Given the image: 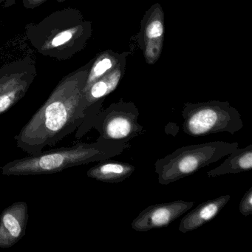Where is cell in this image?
I'll list each match as a JSON object with an SVG mask.
<instances>
[{
	"instance_id": "1",
	"label": "cell",
	"mask_w": 252,
	"mask_h": 252,
	"mask_svg": "<svg viewBox=\"0 0 252 252\" xmlns=\"http://www.w3.org/2000/svg\"><path fill=\"white\" fill-rule=\"evenodd\" d=\"M92 60L61 79L51 95L14 137L29 155L55 145L73 133L85 118L84 88Z\"/></svg>"
},
{
	"instance_id": "2",
	"label": "cell",
	"mask_w": 252,
	"mask_h": 252,
	"mask_svg": "<svg viewBox=\"0 0 252 252\" xmlns=\"http://www.w3.org/2000/svg\"><path fill=\"white\" fill-rule=\"evenodd\" d=\"M26 36L41 55L65 61L85 49L93 24L76 8L55 11L39 23L26 26Z\"/></svg>"
},
{
	"instance_id": "3",
	"label": "cell",
	"mask_w": 252,
	"mask_h": 252,
	"mask_svg": "<svg viewBox=\"0 0 252 252\" xmlns=\"http://www.w3.org/2000/svg\"><path fill=\"white\" fill-rule=\"evenodd\" d=\"M129 146V143L98 137L94 143H78L70 147L42 150L28 157L16 159L4 165L1 172L7 176L57 173L73 166L116 157L123 153Z\"/></svg>"
},
{
	"instance_id": "4",
	"label": "cell",
	"mask_w": 252,
	"mask_h": 252,
	"mask_svg": "<svg viewBox=\"0 0 252 252\" xmlns=\"http://www.w3.org/2000/svg\"><path fill=\"white\" fill-rule=\"evenodd\" d=\"M238 147L237 142L215 141L180 147L155 163L158 181L164 186L176 182L216 163Z\"/></svg>"
},
{
	"instance_id": "5",
	"label": "cell",
	"mask_w": 252,
	"mask_h": 252,
	"mask_svg": "<svg viewBox=\"0 0 252 252\" xmlns=\"http://www.w3.org/2000/svg\"><path fill=\"white\" fill-rule=\"evenodd\" d=\"M182 129L191 137L207 136L228 132L234 135L243 127V122L237 109L228 101H213L184 104Z\"/></svg>"
},
{
	"instance_id": "6",
	"label": "cell",
	"mask_w": 252,
	"mask_h": 252,
	"mask_svg": "<svg viewBox=\"0 0 252 252\" xmlns=\"http://www.w3.org/2000/svg\"><path fill=\"white\" fill-rule=\"evenodd\" d=\"M139 116V110L133 102L122 98L101 110L91 122L90 130L94 128L104 139L129 143L144 132V126L138 122Z\"/></svg>"
},
{
	"instance_id": "7",
	"label": "cell",
	"mask_w": 252,
	"mask_h": 252,
	"mask_svg": "<svg viewBox=\"0 0 252 252\" xmlns=\"http://www.w3.org/2000/svg\"><path fill=\"white\" fill-rule=\"evenodd\" d=\"M36 76V61L29 55L0 67V115L24 98Z\"/></svg>"
},
{
	"instance_id": "8",
	"label": "cell",
	"mask_w": 252,
	"mask_h": 252,
	"mask_svg": "<svg viewBox=\"0 0 252 252\" xmlns=\"http://www.w3.org/2000/svg\"><path fill=\"white\" fill-rule=\"evenodd\" d=\"M126 61L127 58L122 60L113 70L84 89V97L86 104L85 118L83 123L76 131V138H82L89 132L91 122L102 110L104 100L116 91L123 79L126 70Z\"/></svg>"
},
{
	"instance_id": "9",
	"label": "cell",
	"mask_w": 252,
	"mask_h": 252,
	"mask_svg": "<svg viewBox=\"0 0 252 252\" xmlns=\"http://www.w3.org/2000/svg\"><path fill=\"white\" fill-rule=\"evenodd\" d=\"M164 12L161 5L156 3L144 14L138 33L134 42L142 51L147 64L153 65L160 59L164 42Z\"/></svg>"
},
{
	"instance_id": "10",
	"label": "cell",
	"mask_w": 252,
	"mask_h": 252,
	"mask_svg": "<svg viewBox=\"0 0 252 252\" xmlns=\"http://www.w3.org/2000/svg\"><path fill=\"white\" fill-rule=\"evenodd\" d=\"M195 203L178 200L169 203L150 205L140 212L132 222V228L146 232L155 228L168 226L189 211Z\"/></svg>"
},
{
	"instance_id": "11",
	"label": "cell",
	"mask_w": 252,
	"mask_h": 252,
	"mask_svg": "<svg viewBox=\"0 0 252 252\" xmlns=\"http://www.w3.org/2000/svg\"><path fill=\"white\" fill-rule=\"evenodd\" d=\"M29 220V207L24 201L16 202L0 215V248L17 244L25 235Z\"/></svg>"
},
{
	"instance_id": "12",
	"label": "cell",
	"mask_w": 252,
	"mask_h": 252,
	"mask_svg": "<svg viewBox=\"0 0 252 252\" xmlns=\"http://www.w3.org/2000/svg\"><path fill=\"white\" fill-rule=\"evenodd\" d=\"M231 196L229 194L220 196L212 200H206L199 204L197 207L187 213L181 219L178 229L181 233L194 231L203 226L218 216L225 205L228 203Z\"/></svg>"
},
{
	"instance_id": "13",
	"label": "cell",
	"mask_w": 252,
	"mask_h": 252,
	"mask_svg": "<svg viewBox=\"0 0 252 252\" xmlns=\"http://www.w3.org/2000/svg\"><path fill=\"white\" fill-rule=\"evenodd\" d=\"M135 171V166L130 163L107 159L98 161L87 172V175L101 182L118 184L127 179Z\"/></svg>"
},
{
	"instance_id": "14",
	"label": "cell",
	"mask_w": 252,
	"mask_h": 252,
	"mask_svg": "<svg viewBox=\"0 0 252 252\" xmlns=\"http://www.w3.org/2000/svg\"><path fill=\"white\" fill-rule=\"evenodd\" d=\"M252 169V144L237 148L227 156V158L219 166L206 172L208 178L237 174Z\"/></svg>"
},
{
	"instance_id": "15",
	"label": "cell",
	"mask_w": 252,
	"mask_h": 252,
	"mask_svg": "<svg viewBox=\"0 0 252 252\" xmlns=\"http://www.w3.org/2000/svg\"><path fill=\"white\" fill-rule=\"evenodd\" d=\"M130 54L131 52L127 51L119 54L112 50H107L98 54L92 60L84 89L113 70L122 60L127 58Z\"/></svg>"
},
{
	"instance_id": "16",
	"label": "cell",
	"mask_w": 252,
	"mask_h": 252,
	"mask_svg": "<svg viewBox=\"0 0 252 252\" xmlns=\"http://www.w3.org/2000/svg\"><path fill=\"white\" fill-rule=\"evenodd\" d=\"M239 211L244 217L250 216L252 214V187L246 191L239 205Z\"/></svg>"
},
{
	"instance_id": "17",
	"label": "cell",
	"mask_w": 252,
	"mask_h": 252,
	"mask_svg": "<svg viewBox=\"0 0 252 252\" xmlns=\"http://www.w3.org/2000/svg\"><path fill=\"white\" fill-rule=\"evenodd\" d=\"M48 0H23V6L26 9H34L37 7L40 6L42 4L46 2ZM57 2H65L67 0H57Z\"/></svg>"
},
{
	"instance_id": "18",
	"label": "cell",
	"mask_w": 252,
	"mask_h": 252,
	"mask_svg": "<svg viewBox=\"0 0 252 252\" xmlns=\"http://www.w3.org/2000/svg\"><path fill=\"white\" fill-rule=\"evenodd\" d=\"M16 0H0V4L3 3L4 8H10L15 4Z\"/></svg>"
}]
</instances>
